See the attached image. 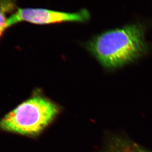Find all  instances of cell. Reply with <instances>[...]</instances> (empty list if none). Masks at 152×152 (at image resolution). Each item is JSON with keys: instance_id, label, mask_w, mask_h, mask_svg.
Wrapping results in <instances>:
<instances>
[{"instance_id": "cell-3", "label": "cell", "mask_w": 152, "mask_h": 152, "mask_svg": "<svg viewBox=\"0 0 152 152\" xmlns=\"http://www.w3.org/2000/svg\"><path fill=\"white\" fill-rule=\"evenodd\" d=\"M91 18L86 9L74 12H61L44 9H18L7 19V27L22 21L39 25L60 23L63 22L85 23Z\"/></svg>"}, {"instance_id": "cell-1", "label": "cell", "mask_w": 152, "mask_h": 152, "mask_svg": "<svg viewBox=\"0 0 152 152\" xmlns=\"http://www.w3.org/2000/svg\"><path fill=\"white\" fill-rule=\"evenodd\" d=\"M85 47L105 67H120L145 53L144 28L135 23L106 30L91 38L85 43Z\"/></svg>"}, {"instance_id": "cell-5", "label": "cell", "mask_w": 152, "mask_h": 152, "mask_svg": "<svg viewBox=\"0 0 152 152\" xmlns=\"http://www.w3.org/2000/svg\"><path fill=\"white\" fill-rule=\"evenodd\" d=\"M7 19L6 18L4 12L1 10H0V39L3 35L4 31L7 28Z\"/></svg>"}, {"instance_id": "cell-4", "label": "cell", "mask_w": 152, "mask_h": 152, "mask_svg": "<svg viewBox=\"0 0 152 152\" xmlns=\"http://www.w3.org/2000/svg\"><path fill=\"white\" fill-rule=\"evenodd\" d=\"M102 152H152L129 139L114 137L107 144Z\"/></svg>"}, {"instance_id": "cell-2", "label": "cell", "mask_w": 152, "mask_h": 152, "mask_svg": "<svg viewBox=\"0 0 152 152\" xmlns=\"http://www.w3.org/2000/svg\"><path fill=\"white\" fill-rule=\"evenodd\" d=\"M58 106L48 98L34 95L0 120V130L36 137L54 120Z\"/></svg>"}]
</instances>
